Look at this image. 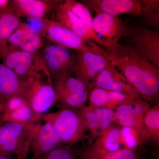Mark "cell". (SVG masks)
Listing matches in <instances>:
<instances>
[{
    "instance_id": "d6986e66",
    "label": "cell",
    "mask_w": 159,
    "mask_h": 159,
    "mask_svg": "<svg viewBox=\"0 0 159 159\" xmlns=\"http://www.w3.org/2000/svg\"><path fill=\"white\" fill-rule=\"evenodd\" d=\"M80 159H138L134 150L122 148L115 152H107L89 145L80 156Z\"/></svg>"
},
{
    "instance_id": "9c48e42d",
    "label": "cell",
    "mask_w": 159,
    "mask_h": 159,
    "mask_svg": "<svg viewBox=\"0 0 159 159\" xmlns=\"http://www.w3.org/2000/svg\"><path fill=\"white\" fill-rule=\"evenodd\" d=\"M43 58L52 81L74 73V55L65 47L54 44L46 46Z\"/></svg>"
},
{
    "instance_id": "4fadbf2b",
    "label": "cell",
    "mask_w": 159,
    "mask_h": 159,
    "mask_svg": "<svg viewBox=\"0 0 159 159\" xmlns=\"http://www.w3.org/2000/svg\"><path fill=\"white\" fill-rule=\"evenodd\" d=\"M86 6L94 10L97 9L108 14L118 16L129 14L137 16L144 14L143 1L138 0H89Z\"/></svg>"
},
{
    "instance_id": "f546056e",
    "label": "cell",
    "mask_w": 159,
    "mask_h": 159,
    "mask_svg": "<svg viewBox=\"0 0 159 159\" xmlns=\"http://www.w3.org/2000/svg\"><path fill=\"white\" fill-rule=\"evenodd\" d=\"M34 159H77L70 145H62Z\"/></svg>"
},
{
    "instance_id": "8992f818",
    "label": "cell",
    "mask_w": 159,
    "mask_h": 159,
    "mask_svg": "<svg viewBox=\"0 0 159 159\" xmlns=\"http://www.w3.org/2000/svg\"><path fill=\"white\" fill-rule=\"evenodd\" d=\"M108 62L102 56L92 51H77L74 55V73L76 78L85 84L89 93Z\"/></svg>"
},
{
    "instance_id": "5b68a950",
    "label": "cell",
    "mask_w": 159,
    "mask_h": 159,
    "mask_svg": "<svg viewBox=\"0 0 159 159\" xmlns=\"http://www.w3.org/2000/svg\"><path fill=\"white\" fill-rule=\"evenodd\" d=\"M96 15L93 18L94 32L105 45L108 51L122 36L127 37L130 29L117 16L108 14L99 9H95Z\"/></svg>"
},
{
    "instance_id": "277c9868",
    "label": "cell",
    "mask_w": 159,
    "mask_h": 159,
    "mask_svg": "<svg viewBox=\"0 0 159 159\" xmlns=\"http://www.w3.org/2000/svg\"><path fill=\"white\" fill-rule=\"evenodd\" d=\"M24 99L38 119L56 104L58 98L48 71L27 79Z\"/></svg>"
},
{
    "instance_id": "4316f807",
    "label": "cell",
    "mask_w": 159,
    "mask_h": 159,
    "mask_svg": "<svg viewBox=\"0 0 159 159\" xmlns=\"http://www.w3.org/2000/svg\"><path fill=\"white\" fill-rule=\"evenodd\" d=\"M85 121L88 130L93 139L97 138L103 131L93 107L88 106L78 109Z\"/></svg>"
},
{
    "instance_id": "83f0119b",
    "label": "cell",
    "mask_w": 159,
    "mask_h": 159,
    "mask_svg": "<svg viewBox=\"0 0 159 159\" xmlns=\"http://www.w3.org/2000/svg\"><path fill=\"white\" fill-rule=\"evenodd\" d=\"M58 101L66 106L80 109L85 106L89 98L88 92L76 93H57Z\"/></svg>"
},
{
    "instance_id": "836d02e7",
    "label": "cell",
    "mask_w": 159,
    "mask_h": 159,
    "mask_svg": "<svg viewBox=\"0 0 159 159\" xmlns=\"http://www.w3.org/2000/svg\"><path fill=\"white\" fill-rule=\"evenodd\" d=\"M0 159H12L11 157L6 156L0 155Z\"/></svg>"
},
{
    "instance_id": "8fae6325",
    "label": "cell",
    "mask_w": 159,
    "mask_h": 159,
    "mask_svg": "<svg viewBox=\"0 0 159 159\" xmlns=\"http://www.w3.org/2000/svg\"><path fill=\"white\" fill-rule=\"evenodd\" d=\"M63 145L56 131L51 123L35 122L32 131L31 148L33 159L54 150Z\"/></svg>"
},
{
    "instance_id": "7c38bea8",
    "label": "cell",
    "mask_w": 159,
    "mask_h": 159,
    "mask_svg": "<svg viewBox=\"0 0 159 159\" xmlns=\"http://www.w3.org/2000/svg\"><path fill=\"white\" fill-rule=\"evenodd\" d=\"M27 79H23L12 70L0 63V104L3 111L10 99L15 97L24 99Z\"/></svg>"
},
{
    "instance_id": "ffe728a7",
    "label": "cell",
    "mask_w": 159,
    "mask_h": 159,
    "mask_svg": "<svg viewBox=\"0 0 159 159\" xmlns=\"http://www.w3.org/2000/svg\"><path fill=\"white\" fill-rule=\"evenodd\" d=\"M63 3L79 18L87 30L97 39L98 45L105 48L104 43L94 32L93 18L88 7L82 3L74 0H66Z\"/></svg>"
},
{
    "instance_id": "ac0fdd59",
    "label": "cell",
    "mask_w": 159,
    "mask_h": 159,
    "mask_svg": "<svg viewBox=\"0 0 159 159\" xmlns=\"http://www.w3.org/2000/svg\"><path fill=\"white\" fill-rule=\"evenodd\" d=\"M121 127L111 125L97 137L92 146L107 152H115L123 148L120 139Z\"/></svg>"
},
{
    "instance_id": "6da1fadb",
    "label": "cell",
    "mask_w": 159,
    "mask_h": 159,
    "mask_svg": "<svg viewBox=\"0 0 159 159\" xmlns=\"http://www.w3.org/2000/svg\"><path fill=\"white\" fill-rule=\"evenodd\" d=\"M92 52L101 55L130 83L142 99L157 100L159 95V68L129 44L117 43L108 51L93 42L89 43Z\"/></svg>"
},
{
    "instance_id": "5bb4252c",
    "label": "cell",
    "mask_w": 159,
    "mask_h": 159,
    "mask_svg": "<svg viewBox=\"0 0 159 159\" xmlns=\"http://www.w3.org/2000/svg\"><path fill=\"white\" fill-rule=\"evenodd\" d=\"M59 1L43 0H14L11 8L20 17L43 18L45 16L54 10Z\"/></svg>"
},
{
    "instance_id": "f1b7e54d",
    "label": "cell",
    "mask_w": 159,
    "mask_h": 159,
    "mask_svg": "<svg viewBox=\"0 0 159 159\" xmlns=\"http://www.w3.org/2000/svg\"><path fill=\"white\" fill-rule=\"evenodd\" d=\"M144 21L148 25L159 29V1L146 0L144 5Z\"/></svg>"
},
{
    "instance_id": "7a4b0ae2",
    "label": "cell",
    "mask_w": 159,
    "mask_h": 159,
    "mask_svg": "<svg viewBox=\"0 0 159 159\" xmlns=\"http://www.w3.org/2000/svg\"><path fill=\"white\" fill-rule=\"evenodd\" d=\"M35 122L9 121L0 125V155L26 159Z\"/></svg>"
},
{
    "instance_id": "9a60e30c",
    "label": "cell",
    "mask_w": 159,
    "mask_h": 159,
    "mask_svg": "<svg viewBox=\"0 0 159 159\" xmlns=\"http://www.w3.org/2000/svg\"><path fill=\"white\" fill-rule=\"evenodd\" d=\"M54 12V20L62 24L84 40L91 41L97 44V39L87 30L79 18L66 7L63 2L57 4Z\"/></svg>"
},
{
    "instance_id": "4dcf8cb0",
    "label": "cell",
    "mask_w": 159,
    "mask_h": 159,
    "mask_svg": "<svg viewBox=\"0 0 159 159\" xmlns=\"http://www.w3.org/2000/svg\"><path fill=\"white\" fill-rule=\"evenodd\" d=\"M134 116L139 130H143V119L145 114L150 108L147 101L142 99H135L133 102Z\"/></svg>"
},
{
    "instance_id": "1f68e13d",
    "label": "cell",
    "mask_w": 159,
    "mask_h": 159,
    "mask_svg": "<svg viewBox=\"0 0 159 159\" xmlns=\"http://www.w3.org/2000/svg\"><path fill=\"white\" fill-rule=\"evenodd\" d=\"M18 28L27 32L42 36L44 28V19L28 18L27 21L21 22Z\"/></svg>"
},
{
    "instance_id": "484cf974",
    "label": "cell",
    "mask_w": 159,
    "mask_h": 159,
    "mask_svg": "<svg viewBox=\"0 0 159 159\" xmlns=\"http://www.w3.org/2000/svg\"><path fill=\"white\" fill-rule=\"evenodd\" d=\"M114 111L113 122L122 127H133L139 129L134 116L133 103L119 106Z\"/></svg>"
},
{
    "instance_id": "cb8c5ba5",
    "label": "cell",
    "mask_w": 159,
    "mask_h": 159,
    "mask_svg": "<svg viewBox=\"0 0 159 159\" xmlns=\"http://www.w3.org/2000/svg\"><path fill=\"white\" fill-rule=\"evenodd\" d=\"M120 139L123 148L133 150L146 141L143 131L133 127H121Z\"/></svg>"
},
{
    "instance_id": "3957f363",
    "label": "cell",
    "mask_w": 159,
    "mask_h": 159,
    "mask_svg": "<svg viewBox=\"0 0 159 159\" xmlns=\"http://www.w3.org/2000/svg\"><path fill=\"white\" fill-rule=\"evenodd\" d=\"M40 119L51 123L63 145H71L79 142L84 139L88 130L78 109L65 108L43 114Z\"/></svg>"
},
{
    "instance_id": "d4e9b609",
    "label": "cell",
    "mask_w": 159,
    "mask_h": 159,
    "mask_svg": "<svg viewBox=\"0 0 159 159\" xmlns=\"http://www.w3.org/2000/svg\"><path fill=\"white\" fill-rule=\"evenodd\" d=\"M90 106L96 108L115 110L116 106L112 101L109 91L95 87L89 93Z\"/></svg>"
},
{
    "instance_id": "e575fe53",
    "label": "cell",
    "mask_w": 159,
    "mask_h": 159,
    "mask_svg": "<svg viewBox=\"0 0 159 159\" xmlns=\"http://www.w3.org/2000/svg\"><path fill=\"white\" fill-rule=\"evenodd\" d=\"M3 112V108L2 107V105L0 104V117H2V113Z\"/></svg>"
},
{
    "instance_id": "52a82bcc",
    "label": "cell",
    "mask_w": 159,
    "mask_h": 159,
    "mask_svg": "<svg viewBox=\"0 0 159 159\" xmlns=\"http://www.w3.org/2000/svg\"><path fill=\"white\" fill-rule=\"evenodd\" d=\"M129 45L159 68V33L143 26L130 29L128 36Z\"/></svg>"
},
{
    "instance_id": "e0dca14e",
    "label": "cell",
    "mask_w": 159,
    "mask_h": 159,
    "mask_svg": "<svg viewBox=\"0 0 159 159\" xmlns=\"http://www.w3.org/2000/svg\"><path fill=\"white\" fill-rule=\"evenodd\" d=\"M43 36L17 28L7 40L8 44L15 48L36 54L43 45Z\"/></svg>"
},
{
    "instance_id": "2e32d148",
    "label": "cell",
    "mask_w": 159,
    "mask_h": 159,
    "mask_svg": "<svg viewBox=\"0 0 159 159\" xmlns=\"http://www.w3.org/2000/svg\"><path fill=\"white\" fill-rule=\"evenodd\" d=\"M5 122L9 121L35 122L34 116L25 100L21 97H15L6 103L2 113Z\"/></svg>"
},
{
    "instance_id": "7402d4cb",
    "label": "cell",
    "mask_w": 159,
    "mask_h": 159,
    "mask_svg": "<svg viewBox=\"0 0 159 159\" xmlns=\"http://www.w3.org/2000/svg\"><path fill=\"white\" fill-rule=\"evenodd\" d=\"M143 134L146 140L152 139L157 142L159 140V103L150 107L143 119Z\"/></svg>"
},
{
    "instance_id": "603a6c76",
    "label": "cell",
    "mask_w": 159,
    "mask_h": 159,
    "mask_svg": "<svg viewBox=\"0 0 159 159\" xmlns=\"http://www.w3.org/2000/svg\"><path fill=\"white\" fill-rule=\"evenodd\" d=\"M56 93H76L88 92L85 84L76 77H72L70 74L62 77L52 81Z\"/></svg>"
},
{
    "instance_id": "44dd1931",
    "label": "cell",
    "mask_w": 159,
    "mask_h": 159,
    "mask_svg": "<svg viewBox=\"0 0 159 159\" xmlns=\"http://www.w3.org/2000/svg\"><path fill=\"white\" fill-rule=\"evenodd\" d=\"M21 22L11 6L4 9L0 14V46L7 40Z\"/></svg>"
},
{
    "instance_id": "d6a6232c",
    "label": "cell",
    "mask_w": 159,
    "mask_h": 159,
    "mask_svg": "<svg viewBox=\"0 0 159 159\" xmlns=\"http://www.w3.org/2000/svg\"><path fill=\"white\" fill-rule=\"evenodd\" d=\"M8 0H0V9H5L7 8L8 4L10 2Z\"/></svg>"
},
{
    "instance_id": "30bf717a",
    "label": "cell",
    "mask_w": 159,
    "mask_h": 159,
    "mask_svg": "<svg viewBox=\"0 0 159 159\" xmlns=\"http://www.w3.org/2000/svg\"><path fill=\"white\" fill-rule=\"evenodd\" d=\"M95 87L126 94L134 99L141 98L125 76L109 62L97 77L94 85Z\"/></svg>"
},
{
    "instance_id": "ba28073f",
    "label": "cell",
    "mask_w": 159,
    "mask_h": 159,
    "mask_svg": "<svg viewBox=\"0 0 159 159\" xmlns=\"http://www.w3.org/2000/svg\"><path fill=\"white\" fill-rule=\"evenodd\" d=\"M43 37L54 44L77 51H91L89 41L84 40L62 24L54 20L44 19Z\"/></svg>"
}]
</instances>
